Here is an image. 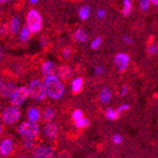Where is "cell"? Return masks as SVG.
<instances>
[{"label":"cell","mask_w":158,"mask_h":158,"mask_svg":"<svg viewBox=\"0 0 158 158\" xmlns=\"http://www.w3.org/2000/svg\"><path fill=\"white\" fill-rule=\"evenodd\" d=\"M16 89L15 83H13L11 81L3 83L1 89H0V93H1L2 97L4 98H10L13 94V92Z\"/></svg>","instance_id":"obj_11"},{"label":"cell","mask_w":158,"mask_h":158,"mask_svg":"<svg viewBox=\"0 0 158 158\" xmlns=\"http://www.w3.org/2000/svg\"><path fill=\"white\" fill-rule=\"evenodd\" d=\"M83 86V80L81 77H78L73 80L72 83H71V88L74 93H80L82 89Z\"/></svg>","instance_id":"obj_16"},{"label":"cell","mask_w":158,"mask_h":158,"mask_svg":"<svg viewBox=\"0 0 158 158\" xmlns=\"http://www.w3.org/2000/svg\"><path fill=\"white\" fill-rule=\"evenodd\" d=\"M129 109H130V105L127 104V103H123V104L119 105V106L117 108V111H118L119 114H121V113H123V112L128 111Z\"/></svg>","instance_id":"obj_31"},{"label":"cell","mask_w":158,"mask_h":158,"mask_svg":"<svg viewBox=\"0 0 158 158\" xmlns=\"http://www.w3.org/2000/svg\"><path fill=\"white\" fill-rule=\"evenodd\" d=\"M33 145H34L33 139H25L24 140V146H25L26 149L31 150V149L33 148Z\"/></svg>","instance_id":"obj_30"},{"label":"cell","mask_w":158,"mask_h":158,"mask_svg":"<svg viewBox=\"0 0 158 158\" xmlns=\"http://www.w3.org/2000/svg\"><path fill=\"white\" fill-rule=\"evenodd\" d=\"M0 12H1V7H0Z\"/></svg>","instance_id":"obj_46"},{"label":"cell","mask_w":158,"mask_h":158,"mask_svg":"<svg viewBox=\"0 0 158 158\" xmlns=\"http://www.w3.org/2000/svg\"><path fill=\"white\" fill-rule=\"evenodd\" d=\"M55 152L51 147L37 146L32 150L33 158H54Z\"/></svg>","instance_id":"obj_8"},{"label":"cell","mask_w":158,"mask_h":158,"mask_svg":"<svg viewBox=\"0 0 158 158\" xmlns=\"http://www.w3.org/2000/svg\"><path fill=\"white\" fill-rule=\"evenodd\" d=\"M28 92H30V96L37 102H41V100L45 99L47 96V92L45 89V86L40 81L33 80L28 84Z\"/></svg>","instance_id":"obj_4"},{"label":"cell","mask_w":158,"mask_h":158,"mask_svg":"<svg viewBox=\"0 0 158 158\" xmlns=\"http://www.w3.org/2000/svg\"><path fill=\"white\" fill-rule=\"evenodd\" d=\"M70 54H71V50H70V48H64V50H63V56H64V58H68V57L70 56Z\"/></svg>","instance_id":"obj_36"},{"label":"cell","mask_w":158,"mask_h":158,"mask_svg":"<svg viewBox=\"0 0 158 158\" xmlns=\"http://www.w3.org/2000/svg\"><path fill=\"white\" fill-rule=\"evenodd\" d=\"M0 109H1V104H0Z\"/></svg>","instance_id":"obj_47"},{"label":"cell","mask_w":158,"mask_h":158,"mask_svg":"<svg viewBox=\"0 0 158 158\" xmlns=\"http://www.w3.org/2000/svg\"><path fill=\"white\" fill-rule=\"evenodd\" d=\"M3 81H2V79H1V77H0V89H1V87H2V85H3Z\"/></svg>","instance_id":"obj_43"},{"label":"cell","mask_w":158,"mask_h":158,"mask_svg":"<svg viewBox=\"0 0 158 158\" xmlns=\"http://www.w3.org/2000/svg\"><path fill=\"white\" fill-rule=\"evenodd\" d=\"M105 118L109 120H116L118 119V116H119V113L117 111V109H113V108H107L105 110Z\"/></svg>","instance_id":"obj_19"},{"label":"cell","mask_w":158,"mask_h":158,"mask_svg":"<svg viewBox=\"0 0 158 158\" xmlns=\"http://www.w3.org/2000/svg\"><path fill=\"white\" fill-rule=\"evenodd\" d=\"M90 7L87 5L81 6L79 9V17L81 20H87L90 16Z\"/></svg>","instance_id":"obj_17"},{"label":"cell","mask_w":158,"mask_h":158,"mask_svg":"<svg viewBox=\"0 0 158 158\" xmlns=\"http://www.w3.org/2000/svg\"><path fill=\"white\" fill-rule=\"evenodd\" d=\"M76 124V127L79 128V129H83V128H86L88 125H89V120L87 118H82L81 119L78 120L75 122Z\"/></svg>","instance_id":"obj_24"},{"label":"cell","mask_w":158,"mask_h":158,"mask_svg":"<svg viewBox=\"0 0 158 158\" xmlns=\"http://www.w3.org/2000/svg\"><path fill=\"white\" fill-rule=\"evenodd\" d=\"M106 16V11L102 9H98L97 10V17L99 19H103Z\"/></svg>","instance_id":"obj_33"},{"label":"cell","mask_w":158,"mask_h":158,"mask_svg":"<svg viewBox=\"0 0 158 158\" xmlns=\"http://www.w3.org/2000/svg\"><path fill=\"white\" fill-rule=\"evenodd\" d=\"M20 117H21V112H20L19 108L17 106H14V105L7 107L3 111L2 116H1L3 122L8 124V125H10V124L17 122L19 120Z\"/></svg>","instance_id":"obj_5"},{"label":"cell","mask_w":158,"mask_h":158,"mask_svg":"<svg viewBox=\"0 0 158 158\" xmlns=\"http://www.w3.org/2000/svg\"><path fill=\"white\" fill-rule=\"evenodd\" d=\"M30 35H31V31H28L27 27H23V30L20 32V40L22 42H27L28 38H30Z\"/></svg>","instance_id":"obj_23"},{"label":"cell","mask_w":158,"mask_h":158,"mask_svg":"<svg viewBox=\"0 0 158 158\" xmlns=\"http://www.w3.org/2000/svg\"><path fill=\"white\" fill-rule=\"evenodd\" d=\"M58 130L59 129L56 123L48 121V123H47L44 127V135L47 138L53 139L58 135Z\"/></svg>","instance_id":"obj_9"},{"label":"cell","mask_w":158,"mask_h":158,"mask_svg":"<svg viewBox=\"0 0 158 158\" xmlns=\"http://www.w3.org/2000/svg\"><path fill=\"white\" fill-rule=\"evenodd\" d=\"M150 1H151L152 4H153L154 6H157L158 7V0H150Z\"/></svg>","instance_id":"obj_39"},{"label":"cell","mask_w":158,"mask_h":158,"mask_svg":"<svg viewBox=\"0 0 158 158\" xmlns=\"http://www.w3.org/2000/svg\"><path fill=\"white\" fill-rule=\"evenodd\" d=\"M8 31H9V28H8V26L6 24L0 25V35L4 36L8 33Z\"/></svg>","instance_id":"obj_32"},{"label":"cell","mask_w":158,"mask_h":158,"mask_svg":"<svg viewBox=\"0 0 158 158\" xmlns=\"http://www.w3.org/2000/svg\"><path fill=\"white\" fill-rule=\"evenodd\" d=\"M2 133H3V126L1 123H0V135H1Z\"/></svg>","instance_id":"obj_42"},{"label":"cell","mask_w":158,"mask_h":158,"mask_svg":"<svg viewBox=\"0 0 158 158\" xmlns=\"http://www.w3.org/2000/svg\"><path fill=\"white\" fill-rule=\"evenodd\" d=\"M10 0H0V5L1 4H5V3H7V2H10Z\"/></svg>","instance_id":"obj_41"},{"label":"cell","mask_w":158,"mask_h":158,"mask_svg":"<svg viewBox=\"0 0 158 158\" xmlns=\"http://www.w3.org/2000/svg\"><path fill=\"white\" fill-rule=\"evenodd\" d=\"M122 41L125 43V44H127V45H132L133 44V39L130 37V36H128V35H124L123 37H122Z\"/></svg>","instance_id":"obj_34"},{"label":"cell","mask_w":158,"mask_h":158,"mask_svg":"<svg viewBox=\"0 0 158 158\" xmlns=\"http://www.w3.org/2000/svg\"><path fill=\"white\" fill-rule=\"evenodd\" d=\"M30 2H31V4H36V3L38 2V0H30Z\"/></svg>","instance_id":"obj_44"},{"label":"cell","mask_w":158,"mask_h":158,"mask_svg":"<svg viewBox=\"0 0 158 158\" xmlns=\"http://www.w3.org/2000/svg\"><path fill=\"white\" fill-rule=\"evenodd\" d=\"M74 38L77 42H80V43H84L86 42L88 38V35L86 33V31L83 30V28H78L76 31L75 34H74Z\"/></svg>","instance_id":"obj_18"},{"label":"cell","mask_w":158,"mask_h":158,"mask_svg":"<svg viewBox=\"0 0 158 158\" xmlns=\"http://www.w3.org/2000/svg\"><path fill=\"white\" fill-rule=\"evenodd\" d=\"M151 6V1L150 0H140L139 2V7L142 10H148Z\"/></svg>","instance_id":"obj_26"},{"label":"cell","mask_w":158,"mask_h":158,"mask_svg":"<svg viewBox=\"0 0 158 158\" xmlns=\"http://www.w3.org/2000/svg\"><path fill=\"white\" fill-rule=\"evenodd\" d=\"M40 44H41V46L43 48H45L47 46V44H48V39L46 37H42L41 40H40Z\"/></svg>","instance_id":"obj_38"},{"label":"cell","mask_w":158,"mask_h":158,"mask_svg":"<svg viewBox=\"0 0 158 158\" xmlns=\"http://www.w3.org/2000/svg\"><path fill=\"white\" fill-rule=\"evenodd\" d=\"M45 89L47 95L53 99H59L64 94V86L60 81L59 77H57L53 74L49 76H46L44 82Z\"/></svg>","instance_id":"obj_1"},{"label":"cell","mask_w":158,"mask_h":158,"mask_svg":"<svg viewBox=\"0 0 158 158\" xmlns=\"http://www.w3.org/2000/svg\"><path fill=\"white\" fill-rule=\"evenodd\" d=\"M27 27L31 33H37L43 27V20L36 10H31L27 15Z\"/></svg>","instance_id":"obj_2"},{"label":"cell","mask_w":158,"mask_h":158,"mask_svg":"<svg viewBox=\"0 0 158 158\" xmlns=\"http://www.w3.org/2000/svg\"><path fill=\"white\" fill-rule=\"evenodd\" d=\"M72 118H73L74 121L76 122V121H78V120H80V119H81V118H83V113H82L81 110L77 109V110H75V111L73 112V114H72Z\"/></svg>","instance_id":"obj_27"},{"label":"cell","mask_w":158,"mask_h":158,"mask_svg":"<svg viewBox=\"0 0 158 158\" xmlns=\"http://www.w3.org/2000/svg\"><path fill=\"white\" fill-rule=\"evenodd\" d=\"M39 126L35 122H23L19 128L18 132L24 139H34L39 134Z\"/></svg>","instance_id":"obj_3"},{"label":"cell","mask_w":158,"mask_h":158,"mask_svg":"<svg viewBox=\"0 0 158 158\" xmlns=\"http://www.w3.org/2000/svg\"><path fill=\"white\" fill-rule=\"evenodd\" d=\"M103 67H102V66H97L96 68H95V74L97 75V76H100V75H102L103 74Z\"/></svg>","instance_id":"obj_35"},{"label":"cell","mask_w":158,"mask_h":158,"mask_svg":"<svg viewBox=\"0 0 158 158\" xmlns=\"http://www.w3.org/2000/svg\"><path fill=\"white\" fill-rule=\"evenodd\" d=\"M13 149V143L12 140L10 138L4 139L0 143V155L1 156H8Z\"/></svg>","instance_id":"obj_10"},{"label":"cell","mask_w":158,"mask_h":158,"mask_svg":"<svg viewBox=\"0 0 158 158\" xmlns=\"http://www.w3.org/2000/svg\"><path fill=\"white\" fill-rule=\"evenodd\" d=\"M40 111L37 108H31L27 112V119L31 122H37L40 119Z\"/></svg>","instance_id":"obj_15"},{"label":"cell","mask_w":158,"mask_h":158,"mask_svg":"<svg viewBox=\"0 0 158 158\" xmlns=\"http://www.w3.org/2000/svg\"><path fill=\"white\" fill-rule=\"evenodd\" d=\"M157 51H158V47L155 44L150 45L149 48H148V49H147V52H148L149 55H154V54L157 53Z\"/></svg>","instance_id":"obj_29"},{"label":"cell","mask_w":158,"mask_h":158,"mask_svg":"<svg viewBox=\"0 0 158 158\" xmlns=\"http://www.w3.org/2000/svg\"><path fill=\"white\" fill-rule=\"evenodd\" d=\"M55 70V64L54 63L50 62V61H47L43 64L42 65V72L45 76H49L51 75Z\"/></svg>","instance_id":"obj_14"},{"label":"cell","mask_w":158,"mask_h":158,"mask_svg":"<svg viewBox=\"0 0 158 158\" xmlns=\"http://www.w3.org/2000/svg\"><path fill=\"white\" fill-rule=\"evenodd\" d=\"M102 37H100V36L96 37L91 42V48L92 49H98L100 47V45H102Z\"/></svg>","instance_id":"obj_25"},{"label":"cell","mask_w":158,"mask_h":158,"mask_svg":"<svg viewBox=\"0 0 158 158\" xmlns=\"http://www.w3.org/2000/svg\"><path fill=\"white\" fill-rule=\"evenodd\" d=\"M114 64L119 72H123L127 69L129 64H130V56L125 52H119L114 56Z\"/></svg>","instance_id":"obj_7"},{"label":"cell","mask_w":158,"mask_h":158,"mask_svg":"<svg viewBox=\"0 0 158 158\" xmlns=\"http://www.w3.org/2000/svg\"><path fill=\"white\" fill-rule=\"evenodd\" d=\"M18 158H27V157H26V156H20V157H18Z\"/></svg>","instance_id":"obj_45"},{"label":"cell","mask_w":158,"mask_h":158,"mask_svg":"<svg viewBox=\"0 0 158 158\" xmlns=\"http://www.w3.org/2000/svg\"><path fill=\"white\" fill-rule=\"evenodd\" d=\"M99 102L103 103V104H106L108 103L111 98H112V92L109 88H103L102 91L99 93Z\"/></svg>","instance_id":"obj_13"},{"label":"cell","mask_w":158,"mask_h":158,"mask_svg":"<svg viewBox=\"0 0 158 158\" xmlns=\"http://www.w3.org/2000/svg\"><path fill=\"white\" fill-rule=\"evenodd\" d=\"M128 93V87L126 85L122 86L121 87V90H120V97H125Z\"/></svg>","instance_id":"obj_37"},{"label":"cell","mask_w":158,"mask_h":158,"mask_svg":"<svg viewBox=\"0 0 158 158\" xmlns=\"http://www.w3.org/2000/svg\"><path fill=\"white\" fill-rule=\"evenodd\" d=\"M43 117L47 121H52L55 117V111L52 108H47L43 113Z\"/></svg>","instance_id":"obj_22"},{"label":"cell","mask_w":158,"mask_h":158,"mask_svg":"<svg viewBox=\"0 0 158 158\" xmlns=\"http://www.w3.org/2000/svg\"><path fill=\"white\" fill-rule=\"evenodd\" d=\"M112 141L114 144H116V145H120L121 143L123 142V137L118 135V134H116V135H114L113 137H112Z\"/></svg>","instance_id":"obj_28"},{"label":"cell","mask_w":158,"mask_h":158,"mask_svg":"<svg viewBox=\"0 0 158 158\" xmlns=\"http://www.w3.org/2000/svg\"><path fill=\"white\" fill-rule=\"evenodd\" d=\"M28 96H30V92H28V88L26 86H21V87L16 88L10 97L11 104L14 106H20L28 98Z\"/></svg>","instance_id":"obj_6"},{"label":"cell","mask_w":158,"mask_h":158,"mask_svg":"<svg viewBox=\"0 0 158 158\" xmlns=\"http://www.w3.org/2000/svg\"><path fill=\"white\" fill-rule=\"evenodd\" d=\"M2 58H3V51H2L1 47H0V62L2 61Z\"/></svg>","instance_id":"obj_40"},{"label":"cell","mask_w":158,"mask_h":158,"mask_svg":"<svg viewBox=\"0 0 158 158\" xmlns=\"http://www.w3.org/2000/svg\"><path fill=\"white\" fill-rule=\"evenodd\" d=\"M72 76V69L68 65H62L58 69V77L64 80H67Z\"/></svg>","instance_id":"obj_12"},{"label":"cell","mask_w":158,"mask_h":158,"mask_svg":"<svg viewBox=\"0 0 158 158\" xmlns=\"http://www.w3.org/2000/svg\"><path fill=\"white\" fill-rule=\"evenodd\" d=\"M20 19L17 16H14L10 22V31L12 34H16L20 28Z\"/></svg>","instance_id":"obj_21"},{"label":"cell","mask_w":158,"mask_h":158,"mask_svg":"<svg viewBox=\"0 0 158 158\" xmlns=\"http://www.w3.org/2000/svg\"><path fill=\"white\" fill-rule=\"evenodd\" d=\"M133 9V0H123L122 14L124 16H128L132 12Z\"/></svg>","instance_id":"obj_20"}]
</instances>
